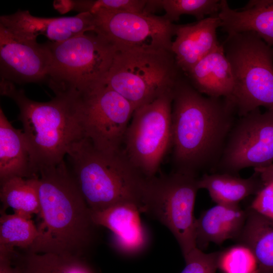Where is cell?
<instances>
[{
  "instance_id": "cell-32",
  "label": "cell",
  "mask_w": 273,
  "mask_h": 273,
  "mask_svg": "<svg viewBox=\"0 0 273 273\" xmlns=\"http://www.w3.org/2000/svg\"><path fill=\"white\" fill-rule=\"evenodd\" d=\"M263 185L273 183V163L261 168H254Z\"/></svg>"
},
{
  "instance_id": "cell-6",
  "label": "cell",
  "mask_w": 273,
  "mask_h": 273,
  "mask_svg": "<svg viewBox=\"0 0 273 273\" xmlns=\"http://www.w3.org/2000/svg\"><path fill=\"white\" fill-rule=\"evenodd\" d=\"M234 88L229 99L242 117L264 107L273 111V47L252 31L228 34L222 43Z\"/></svg>"
},
{
  "instance_id": "cell-33",
  "label": "cell",
  "mask_w": 273,
  "mask_h": 273,
  "mask_svg": "<svg viewBox=\"0 0 273 273\" xmlns=\"http://www.w3.org/2000/svg\"><path fill=\"white\" fill-rule=\"evenodd\" d=\"M256 273H258V272H257V271Z\"/></svg>"
},
{
  "instance_id": "cell-19",
  "label": "cell",
  "mask_w": 273,
  "mask_h": 273,
  "mask_svg": "<svg viewBox=\"0 0 273 273\" xmlns=\"http://www.w3.org/2000/svg\"><path fill=\"white\" fill-rule=\"evenodd\" d=\"M185 75L192 86L201 94L228 99L232 96L233 76L222 43Z\"/></svg>"
},
{
  "instance_id": "cell-30",
  "label": "cell",
  "mask_w": 273,
  "mask_h": 273,
  "mask_svg": "<svg viewBox=\"0 0 273 273\" xmlns=\"http://www.w3.org/2000/svg\"><path fill=\"white\" fill-rule=\"evenodd\" d=\"M250 208L273 220V183L263 185L255 195Z\"/></svg>"
},
{
  "instance_id": "cell-2",
  "label": "cell",
  "mask_w": 273,
  "mask_h": 273,
  "mask_svg": "<svg viewBox=\"0 0 273 273\" xmlns=\"http://www.w3.org/2000/svg\"><path fill=\"white\" fill-rule=\"evenodd\" d=\"M37 189L42 222L28 252L80 258L90 246L96 225L64 160L39 171Z\"/></svg>"
},
{
  "instance_id": "cell-10",
  "label": "cell",
  "mask_w": 273,
  "mask_h": 273,
  "mask_svg": "<svg viewBox=\"0 0 273 273\" xmlns=\"http://www.w3.org/2000/svg\"><path fill=\"white\" fill-rule=\"evenodd\" d=\"M80 107L85 138L99 150L121 151L133 105L104 85L80 97Z\"/></svg>"
},
{
  "instance_id": "cell-22",
  "label": "cell",
  "mask_w": 273,
  "mask_h": 273,
  "mask_svg": "<svg viewBox=\"0 0 273 273\" xmlns=\"http://www.w3.org/2000/svg\"><path fill=\"white\" fill-rule=\"evenodd\" d=\"M243 229L237 238L254 254L258 273H273V220L249 209Z\"/></svg>"
},
{
  "instance_id": "cell-28",
  "label": "cell",
  "mask_w": 273,
  "mask_h": 273,
  "mask_svg": "<svg viewBox=\"0 0 273 273\" xmlns=\"http://www.w3.org/2000/svg\"><path fill=\"white\" fill-rule=\"evenodd\" d=\"M218 268L223 273H256L257 263L252 251L240 244L221 251Z\"/></svg>"
},
{
  "instance_id": "cell-31",
  "label": "cell",
  "mask_w": 273,
  "mask_h": 273,
  "mask_svg": "<svg viewBox=\"0 0 273 273\" xmlns=\"http://www.w3.org/2000/svg\"><path fill=\"white\" fill-rule=\"evenodd\" d=\"M14 252L0 251V273H21L19 265L14 267Z\"/></svg>"
},
{
  "instance_id": "cell-16",
  "label": "cell",
  "mask_w": 273,
  "mask_h": 273,
  "mask_svg": "<svg viewBox=\"0 0 273 273\" xmlns=\"http://www.w3.org/2000/svg\"><path fill=\"white\" fill-rule=\"evenodd\" d=\"M90 212L95 224L110 230L117 247L123 253L135 254L146 246L147 236L141 223V211L136 205L120 203Z\"/></svg>"
},
{
  "instance_id": "cell-3",
  "label": "cell",
  "mask_w": 273,
  "mask_h": 273,
  "mask_svg": "<svg viewBox=\"0 0 273 273\" xmlns=\"http://www.w3.org/2000/svg\"><path fill=\"white\" fill-rule=\"evenodd\" d=\"M0 92L1 95L12 99L19 109L18 119L37 175L64 161L72 146L85 138L79 97L56 95L50 101L36 102L4 79H1Z\"/></svg>"
},
{
  "instance_id": "cell-17",
  "label": "cell",
  "mask_w": 273,
  "mask_h": 273,
  "mask_svg": "<svg viewBox=\"0 0 273 273\" xmlns=\"http://www.w3.org/2000/svg\"><path fill=\"white\" fill-rule=\"evenodd\" d=\"M247 216V211L238 204H216L196 220V247L202 250L211 242L221 244L226 240L237 239Z\"/></svg>"
},
{
  "instance_id": "cell-11",
  "label": "cell",
  "mask_w": 273,
  "mask_h": 273,
  "mask_svg": "<svg viewBox=\"0 0 273 273\" xmlns=\"http://www.w3.org/2000/svg\"><path fill=\"white\" fill-rule=\"evenodd\" d=\"M273 162V111L256 109L240 117L228 136L217 163L223 171L235 174L250 167L268 166Z\"/></svg>"
},
{
  "instance_id": "cell-9",
  "label": "cell",
  "mask_w": 273,
  "mask_h": 273,
  "mask_svg": "<svg viewBox=\"0 0 273 273\" xmlns=\"http://www.w3.org/2000/svg\"><path fill=\"white\" fill-rule=\"evenodd\" d=\"M172 99L173 90L136 109L124 135V153L147 178L156 175L171 148Z\"/></svg>"
},
{
  "instance_id": "cell-13",
  "label": "cell",
  "mask_w": 273,
  "mask_h": 273,
  "mask_svg": "<svg viewBox=\"0 0 273 273\" xmlns=\"http://www.w3.org/2000/svg\"><path fill=\"white\" fill-rule=\"evenodd\" d=\"M50 68L44 43L17 36L0 25L1 79L20 84L47 83Z\"/></svg>"
},
{
  "instance_id": "cell-7",
  "label": "cell",
  "mask_w": 273,
  "mask_h": 273,
  "mask_svg": "<svg viewBox=\"0 0 273 273\" xmlns=\"http://www.w3.org/2000/svg\"><path fill=\"white\" fill-rule=\"evenodd\" d=\"M183 74L171 51L117 50L105 85L136 109L172 90Z\"/></svg>"
},
{
  "instance_id": "cell-4",
  "label": "cell",
  "mask_w": 273,
  "mask_h": 273,
  "mask_svg": "<svg viewBox=\"0 0 273 273\" xmlns=\"http://www.w3.org/2000/svg\"><path fill=\"white\" fill-rule=\"evenodd\" d=\"M67 155L71 172L91 211L132 203L142 212L147 178L132 164L123 149L104 152L84 138L72 146Z\"/></svg>"
},
{
  "instance_id": "cell-23",
  "label": "cell",
  "mask_w": 273,
  "mask_h": 273,
  "mask_svg": "<svg viewBox=\"0 0 273 273\" xmlns=\"http://www.w3.org/2000/svg\"><path fill=\"white\" fill-rule=\"evenodd\" d=\"M38 178L14 176L0 182V199L3 204L1 212L11 208L14 213L30 217L33 214H39Z\"/></svg>"
},
{
  "instance_id": "cell-5",
  "label": "cell",
  "mask_w": 273,
  "mask_h": 273,
  "mask_svg": "<svg viewBox=\"0 0 273 273\" xmlns=\"http://www.w3.org/2000/svg\"><path fill=\"white\" fill-rule=\"evenodd\" d=\"M51 58L47 83L56 95L80 97L105 85L117 51L94 31L43 43Z\"/></svg>"
},
{
  "instance_id": "cell-27",
  "label": "cell",
  "mask_w": 273,
  "mask_h": 273,
  "mask_svg": "<svg viewBox=\"0 0 273 273\" xmlns=\"http://www.w3.org/2000/svg\"><path fill=\"white\" fill-rule=\"evenodd\" d=\"M221 1L219 0H160L163 16L171 22L179 20L183 15L194 16L197 21L219 13Z\"/></svg>"
},
{
  "instance_id": "cell-26",
  "label": "cell",
  "mask_w": 273,
  "mask_h": 273,
  "mask_svg": "<svg viewBox=\"0 0 273 273\" xmlns=\"http://www.w3.org/2000/svg\"><path fill=\"white\" fill-rule=\"evenodd\" d=\"M147 0H57L54 8L62 14L70 11L94 14L100 11L144 13Z\"/></svg>"
},
{
  "instance_id": "cell-1",
  "label": "cell",
  "mask_w": 273,
  "mask_h": 273,
  "mask_svg": "<svg viewBox=\"0 0 273 273\" xmlns=\"http://www.w3.org/2000/svg\"><path fill=\"white\" fill-rule=\"evenodd\" d=\"M236 113L229 99L203 96L183 74L173 89L171 148L175 170L197 174L199 169L218 162Z\"/></svg>"
},
{
  "instance_id": "cell-24",
  "label": "cell",
  "mask_w": 273,
  "mask_h": 273,
  "mask_svg": "<svg viewBox=\"0 0 273 273\" xmlns=\"http://www.w3.org/2000/svg\"><path fill=\"white\" fill-rule=\"evenodd\" d=\"M1 214L0 251L14 252L15 247L29 250L39 236L31 217L17 213Z\"/></svg>"
},
{
  "instance_id": "cell-8",
  "label": "cell",
  "mask_w": 273,
  "mask_h": 273,
  "mask_svg": "<svg viewBox=\"0 0 273 273\" xmlns=\"http://www.w3.org/2000/svg\"><path fill=\"white\" fill-rule=\"evenodd\" d=\"M198 180L196 174L178 170L155 175L147 178L143 196L142 212L169 230L183 256L197 247L194 209Z\"/></svg>"
},
{
  "instance_id": "cell-18",
  "label": "cell",
  "mask_w": 273,
  "mask_h": 273,
  "mask_svg": "<svg viewBox=\"0 0 273 273\" xmlns=\"http://www.w3.org/2000/svg\"><path fill=\"white\" fill-rule=\"evenodd\" d=\"M218 16L228 34L252 31L273 47V0L249 1L239 11L222 0Z\"/></svg>"
},
{
  "instance_id": "cell-12",
  "label": "cell",
  "mask_w": 273,
  "mask_h": 273,
  "mask_svg": "<svg viewBox=\"0 0 273 273\" xmlns=\"http://www.w3.org/2000/svg\"><path fill=\"white\" fill-rule=\"evenodd\" d=\"M94 32L117 50L143 49L171 51L176 25L163 16L122 12L100 11L94 14ZM172 52V51H171Z\"/></svg>"
},
{
  "instance_id": "cell-25",
  "label": "cell",
  "mask_w": 273,
  "mask_h": 273,
  "mask_svg": "<svg viewBox=\"0 0 273 273\" xmlns=\"http://www.w3.org/2000/svg\"><path fill=\"white\" fill-rule=\"evenodd\" d=\"M21 273H90L80 258L28 252L19 264Z\"/></svg>"
},
{
  "instance_id": "cell-21",
  "label": "cell",
  "mask_w": 273,
  "mask_h": 273,
  "mask_svg": "<svg viewBox=\"0 0 273 273\" xmlns=\"http://www.w3.org/2000/svg\"><path fill=\"white\" fill-rule=\"evenodd\" d=\"M199 189L208 191L216 204H238L248 196L256 195L263 186L258 174L243 178L229 173L204 174L198 178Z\"/></svg>"
},
{
  "instance_id": "cell-14",
  "label": "cell",
  "mask_w": 273,
  "mask_h": 273,
  "mask_svg": "<svg viewBox=\"0 0 273 273\" xmlns=\"http://www.w3.org/2000/svg\"><path fill=\"white\" fill-rule=\"evenodd\" d=\"M0 25L25 39L36 40L38 36L42 35L53 42H61L95 31L96 20L89 12L71 17L44 18L19 10L13 14L1 16Z\"/></svg>"
},
{
  "instance_id": "cell-15",
  "label": "cell",
  "mask_w": 273,
  "mask_h": 273,
  "mask_svg": "<svg viewBox=\"0 0 273 273\" xmlns=\"http://www.w3.org/2000/svg\"><path fill=\"white\" fill-rule=\"evenodd\" d=\"M221 25L218 14L194 23L176 25L171 51L185 74L220 44L216 31Z\"/></svg>"
},
{
  "instance_id": "cell-20",
  "label": "cell",
  "mask_w": 273,
  "mask_h": 273,
  "mask_svg": "<svg viewBox=\"0 0 273 273\" xmlns=\"http://www.w3.org/2000/svg\"><path fill=\"white\" fill-rule=\"evenodd\" d=\"M19 176L38 177L32 165L28 143L22 130L11 124L0 108V182Z\"/></svg>"
},
{
  "instance_id": "cell-29",
  "label": "cell",
  "mask_w": 273,
  "mask_h": 273,
  "mask_svg": "<svg viewBox=\"0 0 273 273\" xmlns=\"http://www.w3.org/2000/svg\"><path fill=\"white\" fill-rule=\"evenodd\" d=\"M221 251L205 253L197 247L184 256L186 265L180 273H216Z\"/></svg>"
}]
</instances>
